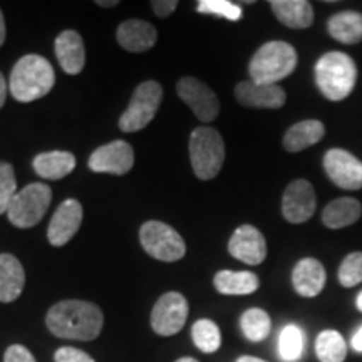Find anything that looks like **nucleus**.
I'll use <instances>...</instances> for the list:
<instances>
[{"instance_id":"2eb2a0df","label":"nucleus","mask_w":362,"mask_h":362,"mask_svg":"<svg viewBox=\"0 0 362 362\" xmlns=\"http://www.w3.org/2000/svg\"><path fill=\"white\" fill-rule=\"evenodd\" d=\"M228 252L243 264L260 265L267 257L265 237L253 225L238 226L228 242Z\"/></svg>"},{"instance_id":"412c9836","label":"nucleus","mask_w":362,"mask_h":362,"mask_svg":"<svg viewBox=\"0 0 362 362\" xmlns=\"http://www.w3.org/2000/svg\"><path fill=\"white\" fill-rule=\"evenodd\" d=\"M272 11L288 29H309L314 24V8L307 0H272Z\"/></svg>"},{"instance_id":"c9c22d12","label":"nucleus","mask_w":362,"mask_h":362,"mask_svg":"<svg viewBox=\"0 0 362 362\" xmlns=\"http://www.w3.org/2000/svg\"><path fill=\"white\" fill-rule=\"evenodd\" d=\"M151 7H153V12H155L158 17L165 19V17H170L171 13L176 11V7H178V0H153Z\"/></svg>"},{"instance_id":"79ce46f5","label":"nucleus","mask_w":362,"mask_h":362,"mask_svg":"<svg viewBox=\"0 0 362 362\" xmlns=\"http://www.w3.org/2000/svg\"><path fill=\"white\" fill-rule=\"evenodd\" d=\"M356 305H357V309H359L361 312H362V292L359 293V296H357V300H356Z\"/></svg>"},{"instance_id":"0eeeda50","label":"nucleus","mask_w":362,"mask_h":362,"mask_svg":"<svg viewBox=\"0 0 362 362\" xmlns=\"http://www.w3.org/2000/svg\"><path fill=\"white\" fill-rule=\"evenodd\" d=\"M139 242L148 255L161 262H178L187 253V243L173 226L149 220L139 228Z\"/></svg>"},{"instance_id":"4468645a","label":"nucleus","mask_w":362,"mask_h":362,"mask_svg":"<svg viewBox=\"0 0 362 362\" xmlns=\"http://www.w3.org/2000/svg\"><path fill=\"white\" fill-rule=\"evenodd\" d=\"M235 99L253 110H280L287 101V94L279 84H259L242 81L235 86Z\"/></svg>"},{"instance_id":"f8f14e48","label":"nucleus","mask_w":362,"mask_h":362,"mask_svg":"<svg viewBox=\"0 0 362 362\" xmlns=\"http://www.w3.org/2000/svg\"><path fill=\"white\" fill-rule=\"evenodd\" d=\"M317 208L315 189L307 180H293L282 197V214L288 223H305Z\"/></svg>"},{"instance_id":"c85d7f7f","label":"nucleus","mask_w":362,"mask_h":362,"mask_svg":"<svg viewBox=\"0 0 362 362\" xmlns=\"http://www.w3.org/2000/svg\"><path fill=\"white\" fill-rule=\"evenodd\" d=\"M305 336L296 324L285 325L279 336V354L285 362H297L304 354Z\"/></svg>"},{"instance_id":"5701e85b","label":"nucleus","mask_w":362,"mask_h":362,"mask_svg":"<svg viewBox=\"0 0 362 362\" xmlns=\"http://www.w3.org/2000/svg\"><path fill=\"white\" fill-rule=\"evenodd\" d=\"M34 170L44 180H61L76 168V156L69 151H47L34 158Z\"/></svg>"},{"instance_id":"a211bd4d","label":"nucleus","mask_w":362,"mask_h":362,"mask_svg":"<svg viewBox=\"0 0 362 362\" xmlns=\"http://www.w3.org/2000/svg\"><path fill=\"white\" fill-rule=\"evenodd\" d=\"M327 282L324 265L317 259H302L292 270V285L298 296L312 298L324 291Z\"/></svg>"},{"instance_id":"9d476101","label":"nucleus","mask_w":362,"mask_h":362,"mask_svg":"<svg viewBox=\"0 0 362 362\" xmlns=\"http://www.w3.org/2000/svg\"><path fill=\"white\" fill-rule=\"evenodd\" d=\"M178 98L192 107L202 123H211L220 115V99L210 86L197 78H183L176 84Z\"/></svg>"},{"instance_id":"bb28decb","label":"nucleus","mask_w":362,"mask_h":362,"mask_svg":"<svg viewBox=\"0 0 362 362\" xmlns=\"http://www.w3.org/2000/svg\"><path fill=\"white\" fill-rule=\"evenodd\" d=\"M315 354L320 362H344L347 357V344L337 330H322L317 336Z\"/></svg>"},{"instance_id":"a878e982","label":"nucleus","mask_w":362,"mask_h":362,"mask_svg":"<svg viewBox=\"0 0 362 362\" xmlns=\"http://www.w3.org/2000/svg\"><path fill=\"white\" fill-rule=\"evenodd\" d=\"M215 288L223 296H248L257 292L260 280L253 272L220 270L214 279Z\"/></svg>"},{"instance_id":"7ed1b4c3","label":"nucleus","mask_w":362,"mask_h":362,"mask_svg":"<svg viewBox=\"0 0 362 362\" xmlns=\"http://www.w3.org/2000/svg\"><path fill=\"white\" fill-rule=\"evenodd\" d=\"M357 66L347 54L332 51L324 54L315 64V84L329 101L346 99L356 88Z\"/></svg>"},{"instance_id":"f257e3e1","label":"nucleus","mask_w":362,"mask_h":362,"mask_svg":"<svg viewBox=\"0 0 362 362\" xmlns=\"http://www.w3.org/2000/svg\"><path fill=\"white\" fill-rule=\"evenodd\" d=\"M45 324L56 337L71 341H94L104 325L103 310L86 300H62L45 315Z\"/></svg>"},{"instance_id":"ea45409f","label":"nucleus","mask_w":362,"mask_h":362,"mask_svg":"<svg viewBox=\"0 0 362 362\" xmlns=\"http://www.w3.org/2000/svg\"><path fill=\"white\" fill-rule=\"evenodd\" d=\"M96 4L99 7H116L119 2L117 0H98Z\"/></svg>"},{"instance_id":"423d86ee","label":"nucleus","mask_w":362,"mask_h":362,"mask_svg":"<svg viewBox=\"0 0 362 362\" xmlns=\"http://www.w3.org/2000/svg\"><path fill=\"white\" fill-rule=\"evenodd\" d=\"M52 202V189L45 183L27 185L16 197L7 210L8 221L17 228H30L35 226L44 215L47 214V208Z\"/></svg>"},{"instance_id":"c756f323","label":"nucleus","mask_w":362,"mask_h":362,"mask_svg":"<svg viewBox=\"0 0 362 362\" xmlns=\"http://www.w3.org/2000/svg\"><path fill=\"white\" fill-rule=\"evenodd\" d=\"M192 337L194 346L205 354H214L221 346V334L218 325L210 319H200L193 324Z\"/></svg>"},{"instance_id":"6ab92c4d","label":"nucleus","mask_w":362,"mask_h":362,"mask_svg":"<svg viewBox=\"0 0 362 362\" xmlns=\"http://www.w3.org/2000/svg\"><path fill=\"white\" fill-rule=\"evenodd\" d=\"M56 56L62 71L69 76L79 74L84 69L86 64V49L84 40L76 30H64L57 35L56 44Z\"/></svg>"},{"instance_id":"7c9ffc66","label":"nucleus","mask_w":362,"mask_h":362,"mask_svg":"<svg viewBox=\"0 0 362 362\" xmlns=\"http://www.w3.org/2000/svg\"><path fill=\"white\" fill-rule=\"evenodd\" d=\"M339 284L351 288L362 282V252H352L342 260L337 272Z\"/></svg>"},{"instance_id":"a19ab883","label":"nucleus","mask_w":362,"mask_h":362,"mask_svg":"<svg viewBox=\"0 0 362 362\" xmlns=\"http://www.w3.org/2000/svg\"><path fill=\"white\" fill-rule=\"evenodd\" d=\"M237 362H267V361L259 359V357H253V356H242L238 357Z\"/></svg>"},{"instance_id":"37998d69","label":"nucleus","mask_w":362,"mask_h":362,"mask_svg":"<svg viewBox=\"0 0 362 362\" xmlns=\"http://www.w3.org/2000/svg\"><path fill=\"white\" fill-rule=\"evenodd\" d=\"M176 362H198V361L193 359V357H181V359H178Z\"/></svg>"},{"instance_id":"ddd939ff","label":"nucleus","mask_w":362,"mask_h":362,"mask_svg":"<svg viewBox=\"0 0 362 362\" xmlns=\"http://www.w3.org/2000/svg\"><path fill=\"white\" fill-rule=\"evenodd\" d=\"M88 165L94 173L126 175L134 165V151L129 143L116 139L98 148L89 156Z\"/></svg>"},{"instance_id":"cd10ccee","label":"nucleus","mask_w":362,"mask_h":362,"mask_svg":"<svg viewBox=\"0 0 362 362\" xmlns=\"http://www.w3.org/2000/svg\"><path fill=\"white\" fill-rule=\"evenodd\" d=\"M240 327H242L243 336L250 342H262L269 337L272 329V320L265 310L248 309L243 312L242 319H240Z\"/></svg>"},{"instance_id":"393cba45","label":"nucleus","mask_w":362,"mask_h":362,"mask_svg":"<svg viewBox=\"0 0 362 362\" xmlns=\"http://www.w3.org/2000/svg\"><path fill=\"white\" fill-rule=\"evenodd\" d=\"M362 215V205L356 198L346 197L330 202L322 211V223L330 230L354 225Z\"/></svg>"},{"instance_id":"e433bc0d","label":"nucleus","mask_w":362,"mask_h":362,"mask_svg":"<svg viewBox=\"0 0 362 362\" xmlns=\"http://www.w3.org/2000/svg\"><path fill=\"white\" fill-rule=\"evenodd\" d=\"M352 349H354L356 352H362V327L357 330V332L352 336Z\"/></svg>"},{"instance_id":"4be33fe9","label":"nucleus","mask_w":362,"mask_h":362,"mask_svg":"<svg viewBox=\"0 0 362 362\" xmlns=\"http://www.w3.org/2000/svg\"><path fill=\"white\" fill-rule=\"evenodd\" d=\"M325 126L317 119H305L291 126L284 136V148L288 153H298L314 146L324 138Z\"/></svg>"},{"instance_id":"473e14b6","label":"nucleus","mask_w":362,"mask_h":362,"mask_svg":"<svg viewBox=\"0 0 362 362\" xmlns=\"http://www.w3.org/2000/svg\"><path fill=\"white\" fill-rule=\"evenodd\" d=\"M197 8L202 13H214L232 22L242 19V7L228 0H200Z\"/></svg>"},{"instance_id":"f704fd0d","label":"nucleus","mask_w":362,"mask_h":362,"mask_svg":"<svg viewBox=\"0 0 362 362\" xmlns=\"http://www.w3.org/2000/svg\"><path fill=\"white\" fill-rule=\"evenodd\" d=\"M4 362H35V357L27 347L21 346V344H13L6 351Z\"/></svg>"},{"instance_id":"72a5a7b5","label":"nucleus","mask_w":362,"mask_h":362,"mask_svg":"<svg viewBox=\"0 0 362 362\" xmlns=\"http://www.w3.org/2000/svg\"><path fill=\"white\" fill-rule=\"evenodd\" d=\"M56 362H94L93 357L76 347H61L54 354Z\"/></svg>"},{"instance_id":"4c0bfd02","label":"nucleus","mask_w":362,"mask_h":362,"mask_svg":"<svg viewBox=\"0 0 362 362\" xmlns=\"http://www.w3.org/2000/svg\"><path fill=\"white\" fill-rule=\"evenodd\" d=\"M6 98H7V83H6V78H4V74L0 72V107L6 104Z\"/></svg>"},{"instance_id":"39448f33","label":"nucleus","mask_w":362,"mask_h":362,"mask_svg":"<svg viewBox=\"0 0 362 362\" xmlns=\"http://www.w3.org/2000/svg\"><path fill=\"white\" fill-rule=\"evenodd\" d=\"M189 160L197 178L214 180L225 163V143L218 131L208 126L193 129L189 136Z\"/></svg>"},{"instance_id":"f03ea898","label":"nucleus","mask_w":362,"mask_h":362,"mask_svg":"<svg viewBox=\"0 0 362 362\" xmlns=\"http://www.w3.org/2000/svg\"><path fill=\"white\" fill-rule=\"evenodd\" d=\"M56 83L54 67L37 54L24 56L13 66L11 74V94L19 103H33L49 94Z\"/></svg>"},{"instance_id":"9b49d317","label":"nucleus","mask_w":362,"mask_h":362,"mask_svg":"<svg viewBox=\"0 0 362 362\" xmlns=\"http://www.w3.org/2000/svg\"><path fill=\"white\" fill-rule=\"evenodd\" d=\"M324 170L339 188L349 192L362 188V161L346 149H329L324 155Z\"/></svg>"},{"instance_id":"6e6552de","label":"nucleus","mask_w":362,"mask_h":362,"mask_svg":"<svg viewBox=\"0 0 362 362\" xmlns=\"http://www.w3.org/2000/svg\"><path fill=\"white\" fill-rule=\"evenodd\" d=\"M163 99V88L156 81H146L136 88L128 110L119 117V129L136 133L151 123Z\"/></svg>"},{"instance_id":"1a4fd4ad","label":"nucleus","mask_w":362,"mask_h":362,"mask_svg":"<svg viewBox=\"0 0 362 362\" xmlns=\"http://www.w3.org/2000/svg\"><path fill=\"white\" fill-rule=\"evenodd\" d=\"M188 302L183 293L168 292L158 298L151 310V327L158 336L170 337L178 334L187 324Z\"/></svg>"},{"instance_id":"f3484780","label":"nucleus","mask_w":362,"mask_h":362,"mask_svg":"<svg viewBox=\"0 0 362 362\" xmlns=\"http://www.w3.org/2000/svg\"><path fill=\"white\" fill-rule=\"evenodd\" d=\"M116 39L124 51L146 52L156 44L158 30L146 21L129 19L117 27Z\"/></svg>"},{"instance_id":"58836bf2","label":"nucleus","mask_w":362,"mask_h":362,"mask_svg":"<svg viewBox=\"0 0 362 362\" xmlns=\"http://www.w3.org/2000/svg\"><path fill=\"white\" fill-rule=\"evenodd\" d=\"M6 35H7L6 21H4V13H2V11H0V47H2V44L6 42Z\"/></svg>"},{"instance_id":"20e7f679","label":"nucleus","mask_w":362,"mask_h":362,"mask_svg":"<svg viewBox=\"0 0 362 362\" xmlns=\"http://www.w3.org/2000/svg\"><path fill=\"white\" fill-rule=\"evenodd\" d=\"M297 67V51L282 40H272L253 54L248 72L250 81L259 84H277Z\"/></svg>"},{"instance_id":"aec40b11","label":"nucleus","mask_w":362,"mask_h":362,"mask_svg":"<svg viewBox=\"0 0 362 362\" xmlns=\"http://www.w3.org/2000/svg\"><path fill=\"white\" fill-rule=\"evenodd\" d=\"M25 285L24 267L17 257L0 253V302L11 304L19 298Z\"/></svg>"},{"instance_id":"2f4dec72","label":"nucleus","mask_w":362,"mask_h":362,"mask_svg":"<svg viewBox=\"0 0 362 362\" xmlns=\"http://www.w3.org/2000/svg\"><path fill=\"white\" fill-rule=\"evenodd\" d=\"M17 194V180L12 165L0 161V215L7 214L8 206Z\"/></svg>"},{"instance_id":"b1692460","label":"nucleus","mask_w":362,"mask_h":362,"mask_svg":"<svg viewBox=\"0 0 362 362\" xmlns=\"http://www.w3.org/2000/svg\"><path fill=\"white\" fill-rule=\"evenodd\" d=\"M329 35L341 44H357L362 40V13L342 11L332 16L327 22Z\"/></svg>"},{"instance_id":"dca6fc26","label":"nucleus","mask_w":362,"mask_h":362,"mask_svg":"<svg viewBox=\"0 0 362 362\" xmlns=\"http://www.w3.org/2000/svg\"><path fill=\"white\" fill-rule=\"evenodd\" d=\"M83 223V205L74 198L62 202L52 215L47 228V240L54 247L66 245L78 233Z\"/></svg>"}]
</instances>
